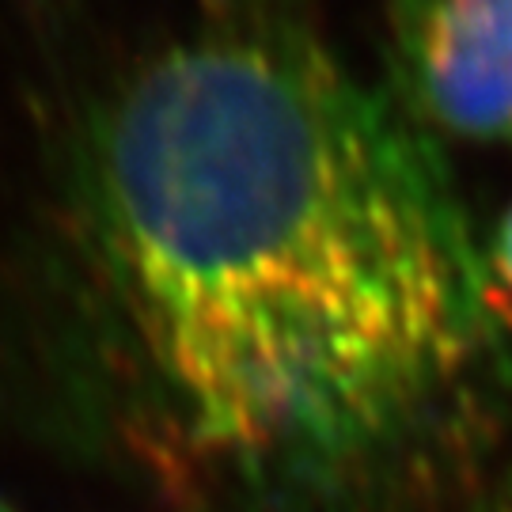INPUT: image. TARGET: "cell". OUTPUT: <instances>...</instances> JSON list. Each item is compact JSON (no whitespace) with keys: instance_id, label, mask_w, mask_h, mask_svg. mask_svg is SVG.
<instances>
[{"instance_id":"7a4b0ae2","label":"cell","mask_w":512,"mask_h":512,"mask_svg":"<svg viewBox=\"0 0 512 512\" xmlns=\"http://www.w3.org/2000/svg\"><path fill=\"white\" fill-rule=\"evenodd\" d=\"M391 38L421 122L512 145V0H391Z\"/></svg>"},{"instance_id":"277c9868","label":"cell","mask_w":512,"mask_h":512,"mask_svg":"<svg viewBox=\"0 0 512 512\" xmlns=\"http://www.w3.org/2000/svg\"><path fill=\"white\" fill-rule=\"evenodd\" d=\"M482 512H512V486H509V490H501V494H497Z\"/></svg>"},{"instance_id":"3957f363","label":"cell","mask_w":512,"mask_h":512,"mask_svg":"<svg viewBox=\"0 0 512 512\" xmlns=\"http://www.w3.org/2000/svg\"><path fill=\"white\" fill-rule=\"evenodd\" d=\"M482 289L490 308H509L512 315V205L505 209L494 243L482 258Z\"/></svg>"},{"instance_id":"6da1fadb","label":"cell","mask_w":512,"mask_h":512,"mask_svg":"<svg viewBox=\"0 0 512 512\" xmlns=\"http://www.w3.org/2000/svg\"><path fill=\"white\" fill-rule=\"evenodd\" d=\"M88 198L141 342L220 452L365 448L478 338L482 258L437 164L293 35L152 57L95 126Z\"/></svg>"},{"instance_id":"5b68a950","label":"cell","mask_w":512,"mask_h":512,"mask_svg":"<svg viewBox=\"0 0 512 512\" xmlns=\"http://www.w3.org/2000/svg\"><path fill=\"white\" fill-rule=\"evenodd\" d=\"M0 512H12V509H8V505H4V501H0Z\"/></svg>"}]
</instances>
